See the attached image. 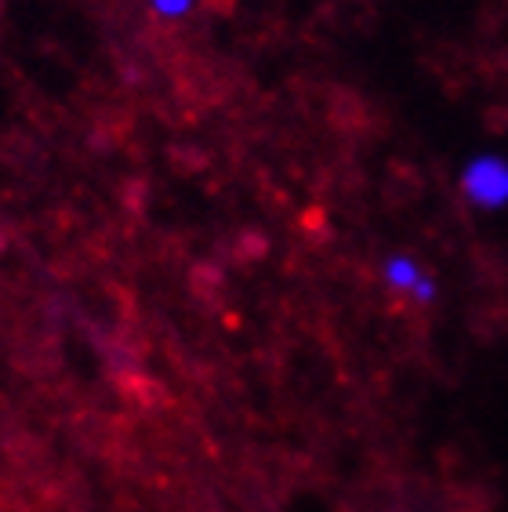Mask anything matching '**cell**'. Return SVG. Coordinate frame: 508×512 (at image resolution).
<instances>
[{
	"label": "cell",
	"instance_id": "1",
	"mask_svg": "<svg viewBox=\"0 0 508 512\" xmlns=\"http://www.w3.org/2000/svg\"><path fill=\"white\" fill-rule=\"evenodd\" d=\"M461 186H465V197L479 207L508 204V164H501V160H494V157L476 160V164L465 171Z\"/></svg>",
	"mask_w": 508,
	"mask_h": 512
},
{
	"label": "cell",
	"instance_id": "2",
	"mask_svg": "<svg viewBox=\"0 0 508 512\" xmlns=\"http://www.w3.org/2000/svg\"><path fill=\"white\" fill-rule=\"evenodd\" d=\"M385 273H389L392 287H400V291H414L418 298H432V284L425 280V273H421L418 266H414L411 258H389V266H385Z\"/></svg>",
	"mask_w": 508,
	"mask_h": 512
},
{
	"label": "cell",
	"instance_id": "3",
	"mask_svg": "<svg viewBox=\"0 0 508 512\" xmlns=\"http://www.w3.org/2000/svg\"><path fill=\"white\" fill-rule=\"evenodd\" d=\"M189 4H193V0H153V8H157L160 15H182V11H189Z\"/></svg>",
	"mask_w": 508,
	"mask_h": 512
}]
</instances>
